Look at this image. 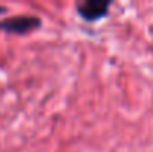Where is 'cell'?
<instances>
[{"mask_svg": "<svg viewBox=\"0 0 153 152\" xmlns=\"http://www.w3.org/2000/svg\"><path fill=\"white\" fill-rule=\"evenodd\" d=\"M42 19L34 15H18L0 21V30L12 34H25L37 27H40Z\"/></svg>", "mask_w": 153, "mask_h": 152, "instance_id": "cell-1", "label": "cell"}, {"mask_svg": "<svg viewBox=\"0 0 153 152\" xmlns=\"http://www.w3.org/2000/svg\"><path fill=\"white\" fill-rule=\"evenodd\" d=\"M110 1L101 0H85L76 4V12L85 19V21H98L104 16H107Z\"/></svg>", "mask_w": 153, "mask_h": 152, "instance_id": "cell-2", "label": "cell"}, {"mask_svg": "<svg viewBox=\"0 0 153 152\" xmlns=\"http://www.w3.org/2000/svg\"><path fill=\"white\" fill-rule=\"evenodd\" d=\"M6 10H7V7H6V6H0V15H1V13H4Z\"/></svg>", "mask_w": 153, "mask_h": 152, "instance_id": "cell-3", "label": "cell"}]
</instances>
